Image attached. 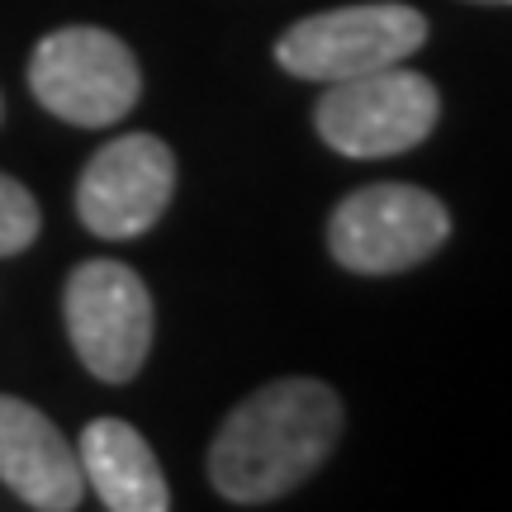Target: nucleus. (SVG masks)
<instances>
[{"mask_svg": "<svg viewBox=\"0 0 512 512\" xmlns=\"http://www.w3.org/2000/svg\"><path fill=\"white\" fill-rule=\"evenodd\" d=\"M342 437V399L323 380L285 375L223 418L209 446V484L238 508H266L323 470Z\"/></svg>", "mask_w": 512, "mask_h": 512, "instance_id": "obj_1", "label": "nucleus"}, {"mask_svg": "<svg viewBox=\"0 0 512 512\" xmlns=\"http://www.w3.org/2000/svg\"><path fill=\"white\" fill-rule=\"evenodd\" d=\"M441 119V95L432 86V76L408 72V67H380L366 76H347L332 81L318 110H313V128L318 138L342 152V157H399L413 152L418 143L432 138V128Z\"/></svg>", "mask_w": 512, "mask_h": 512, "instance_id": "obj_2", "label": "nucleus"}, {"mask_svg": "<svg viewBox=\"0 0 512 512\" xmlns=\"http://www.w3.org/2000/svg\"><path fill=\"white\" fill-rule=\"evenodd\" d=\"M427 43V15L399 0L342 5L290 24L275 38V62L299 81H347L380 67H399Z\"/></svg>", "mask_w": 512, "mask_h": 512, "instance_id": "obj_3", "label": "nucleus"}, {"mask_svg": "<svg viewBox=\"0 0 512 512\" xmlns=\"http://www.w3.org/2000/svg\"><path fill=\"white\" fill-rule=\"evenodd\" d=\"M451 238L446 204L422 185L380 181L351 190L328 219V252L356 275H399L437 256Z\"/></svg>", "mask_w": 512, "mask_h": 512, "instance_id": "obj_4", "label": "nucleus"}, {"mask_svg": "<svg viewBox=\"0 0 512 512\" xmlns=\"http://www.w3.org/2000/svg\"><path fill=\"white\" fill-rule=\"evenodd\" d=\"M29 91L43 110L67 124L110 128L138 105L143 72L124 38H114L110 29L72 24L38 38L29 57Z\"/></svg>", "mask_w": 512, "mask_h": 512, "instance_id": "obj_5", "label": "nucleus"}, {"mask_svg": "<svg viewBox=\"0 0 512 512\" xmlns=\"http://www.w3.org/2000/svg\"><path fill=\"white\" fill-rule=\"evenodd\" d=\"M62 318L81 366L95 380L124 384L152 351V294L124 261H81L62 294Z\"/></svg>", "mask_w": 512, "mask_h": 512, "instance_id": "obj_6", "label": "nucleus"}, {"mask_svg": "<svg viewBox=\"0 0 512 512\" xmlns=\"http://www.w3.org/2000/svg\"><path fill=\"white\" fill-rule=\"evenodd\" d=\"M176 190V157L152 133H124L95 152L81 185H76V214L95 238H143L166 214Z\"/></svg>", "mask_w": 512, "mask_h": 512, "instance_id": "obj_7", "label": "nucleus"}, {"mask_svg": "<svg viewBox=\"0 0 512 512\" xmlns=\"http://www.w3.org/2000/svg\"><path fill=\"white\" fill-rule=\"evenodd\" d=\"M0 484L38 512H72L86 498L81 456L53 418L15 394H0Z\"/></svg>", "mask_w": 512, "mask_h": 512, "instance_id": "obj_8", "label": "nucleus"}, {"mask_svg": "<svg viewBox=\"0 0 512 512\" xmlns=\"http://www.w3.org/2000/svg\"><path fill=\"white\" fill-rule=\"evenodd\" d=\"M81 475L110 512H166L171 489L138 427L124 418H95L81 432Z\"/></svg>", "mask_w": 512, "mask_h": 512, "instance_id": "obj_9", "label": "nucleus"}, {"mask_svg": "<svg viewBox=\"0 0 512 512\" xmlns=\"http://www.w3.org/2000/svg\"><path fill=\"white\" fill-rule=\"evenodd\" d=\"M38 200L0 171V256H19L38 238Z\"/></svg>", "mask_w": 512, "mask_h": 512, "instance_id": "obj_10", "label": "nucleus"}, {"mask_svg": "<svg viewBox=\"0 0 512 512\" xmlns=\"http://www.w3.org/2000/svg\"><path fill=\"white\" fill-rule=\"evenodd\" d=\"M475 5H512V0H475Z\"/></svg>", "mask_w": 512, "mask_h": 512, "instance_id": "obj_11", "label": "nucleus"}, {"mask_svg": "<svg viewBox=\"0 0 512 512\" xmlns=\"http://www.w3.org/2000/svg\"><path fill=\"white\" fill-rule=\"evenodd\" d=\"M0 114H5V105H0Z\"/></svg>", "mask_w": 512, "mask_h": 512, "instance_id": "obj_12", "label": "nucleus"}]
</instances>
